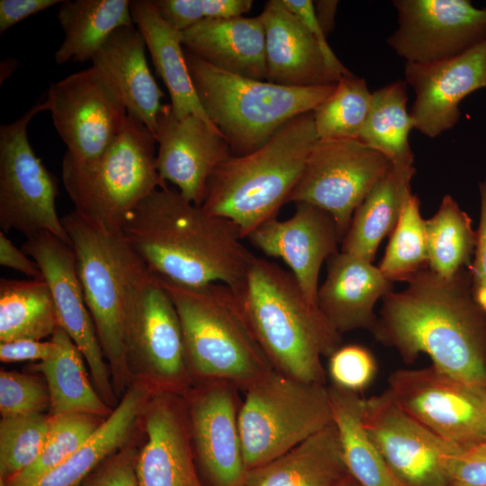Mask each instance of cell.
I'll return each instance as SVG.
<instances>
[{
  "label": "cell",
  "mask_w": 486,
  "mask_h": 486,
  "mask_svg": "<svg viewBox=\"0 0 486 486\" xmlns=\"http://www.w3.org/2000/svg\"><path fill=\"white\" fill-rule=\"evenodd\" d=\"M62 2L63 0H1L0 33L31 15L60 4Z\"/></svg>",
  "instance_id": "49"
},
{
  "label": "cell",
  "mask_w": 486,
  "mask_h": 486,
  "mask_svg": "<svg viewBox=\"0 0 486 486\" xmlns=\"http://www.w3.org/2000/svg\"><path fill=\"white\" fill-rule=\"evenodd\" d=\"M178 395L155 392L143 410L147 441L136 459L139 486H202L194 461L186 405Z\"/></svg>",
  "instance_id": "22"
},
{
  "label": "cell",
  "mask_w": 486,
  "mask_h": 486,
  "mask_svg": "<svg viewBox=\"0 0 486 486\" xmlns=\"http://www.w3.org/2000/svg\"><path fill=\"white\" fill-rule=\"evenodd\" d=\"M132 374L157 392L184 393L194 379L176 306L158 277L147 270L134 284L125 319Z\"/></svg>",
  "instance_id": "10"
},
{
  "label": "cell",
  "mask_w": 486,
  "mask_h": 486,
  "mask_svg": "<svg viewBox=\"0 0 486 486\" xmlns=\"http://www.w3.org/2000/svg\"><path fill=\"white\" fill-rule=\"evenodd\" d=\"M334 486H361L349 473H346L337 484Z\"/></svg>",
  "instance_id": "53"
},
{
  "label": "cell",
  "mask_w": 486,
  "mask_h": 486,
  "mask_svg": "<svg viewBox=\"0 0 486 486\" xmlns=\"http://www.w3.org/2000/svg\"><path fill=\"white\" fill-rule=\"evenodd\" d=\"M401 486H405V485H403V484L401 483Z\"/></svg>",
  "instance_id": "55"
},
{
  "label": "cell",
  "mask_w": 486,
  "mask_h": 486,
  "mask_svg": "<svg viewBox=\"0 0 486 486\" xmlns=\"http://www.w3.org/2000/svg\"><path fill=\"white\" fill-rule=\"evenodd\" d=\"M483 397H484V401L486 405V388L483 389Z\"/></svg>",
  "instance_id": "54"
},
{
  "label": "cell",
  "mask_w": 486,
  "mask_h": 486,
  "mask_svg": "<svg viewBox=\"0 0 486 486\" xmlns=\"http://www.w3.org/2000/svg\"><path fill=\"white\" fill-rule=\"evenodd\" d=\"M238 428L248 470L263 465L333 422L326 384L275 369L245 391Z\"/></svg>",
  "instance_id": "9"
},
{
  "label": "cell",
  "mask_w": 486,
  "mask_h": 486,
  "mask_svg": "<svg viewBox=\"0 0 486 486\" xmlns=\"http://www.w3.org/2000/svg\"><path fill=\"white\" fill-rule=\"evenodd\" d=\"M407 83L397 80L372 93L359 140L383 155L394 167L414 166L409 136L414 123L407 110Z\"/></svg>",
  "instance_id": "35"
},
{
  "label": "cell",
  "mask_w": 486,
  "mask_h": 486,
  "mask_svg": "<svg viewBox=\"0 0 486 486\" xmlns=\"http://www.w3.org/2000/svg\"><path fill=\"white\" fill-rule=\"evenodd\" d=\"M284 5L295 14L310 31L317 41L328 69L339 79L349 71L338 58L327 42V35L323 32L315 13L314 4L310 0H281Z\"/></svg>",
  "instance_id": "47"
},
{
  "label": "cell",
  "mask_w": 486,
  "mask_h": 486,
  "mask_svg": "<svg viewBox=\"0 0 486 486\" xmlns=\"http://www.w3.org/2000/svg\"><path fill=\"white\" fill-rule=\"evenodd\" d=\"M448 486H486V441L446 457Z\"/></svg>",
  "instance_id": "44"
},
{
  "label": "cell",
  "mask_w": 486,
  "mask_h": 486,
  "mask_svg": "<svg viewBox=\"0 0 486 486\" xmlns=\"http://www.w3.org/2000/svg\"><path fill=\"white\" fill-rule=\"evenodd\" d=\"M184 55L202 107L234 156L261 148L289 120L314 111L337 85L285 86L223 71L185 49Z\"/></svg>",
  "instance_id": "6"
},
{
  "label": "cell",
  "mask_w": 486,
  "mask_h": 486,
  "mask_svg": "<svg viewBox=\"0 0 486 486\" xmlns=\"http://www.w3.org/2000/svg\"><path fill=\"white\" fill-rule=\"evenodd\" d=\"M317 19L328 36L333 30L335 25V16L338 1L321 0L313 2Z\"/></svg>",
  "instance_id": "51"
},
{
  "label": "cell",
  "mask_w": 486,
  "mask_h": 486,
  "mask_svg": "<svg viewBox=\"0 0 486 486\" xmlns=\"http://www.w3.org/2000/svg\"><path fill=\"white\" fill-rule=\"evenodd\" d=\"M52 416L43 413L2 417L0 421V482L29 467L46 442Z\"/></svg>",
  "instance_id": "40"
},
{
  "label": "cell",
  "mask_w": 486,
  "mask_h": 486,
  "mask_svg": "<svg viewBox=\"0 0 486 486\" xmlns=\"http://www.w3.org/2000/svg\"><path fill=\"white\" fill-rule=\"evenodd\" d=\"M49 111L46 97L37 101L14 122L0 127V228L17 230L26 238L50 233L71 246L56 209L57 178L32 149L29 122Z\"/></svg>",
  "instance_id": "11"
},
{
  "label": "cell",
  "mask_w": 486,
  "mask_h": 486,
  "mask_svg": "<svg viewBox=\"0 0 486 486\" xmlns=\"http://www.w3.org/2000/svg\"><path fill=\"white\" fill-rule=\"evenodd\" d=\"M51 340L17 339L0 342V360L4 363L47 359L52 353Z\"/></svg>",
  "instance_id": "48"
},
{
  "label": "cell",
  "mask_w": 486,
  "mask_h": 486,
  "mask_svg": "<svg viewBox=\"0 0 486 486\" xmlns=\"http://www.w3.org/2000/svg\"><path fill=\"white\" fill-rule=\"evenodd\" d=\"M58 327L54 300L43 277L0 279V342L41 340Z\"/></svg>",
  "instance_id": "34"
},
{
  "label": "cell",
  "mask_w": 486,
  "mask_h": 486,
  "mask_svg": "<svg viewBox=\"0 0 486 486\" xmlns=\"http://www.w3.org/2000/svg\"><path fill=\"white\" fill-rule=\"evenodd\" d=\"M235 291L274 368L302 382L325 384L321 357L341 346V334L306 298L292 274L255 256Z\"/></svg>",
  "instance_id": "3"
},
{
  "label": "cell",
  "mask_w": 486,
  "mask_h": 486,
  "mask_svg": "<svg viewBox=\"0 0 486 486\" xmlns=\"http://www.w3.org/2000/svg\"><path fill=\"white\" fill-rule=\"evenodd\" d=\"M259 15L266 32V81L293 87L338 83L312 34L281 0L266 2Z\"/></svg>",
  "instance_id": "24"
},
{
  "label": "cell",
  "mask_w": 486,
  "mask_h": 486,
  "mask_svg": "<svg viewBox=\"0 0 486 486\" xmlns=\"http://www.w3.org/2000/svg\"><path fill=\"white\" fill-rule=\"evenodd\" d=\"M404 75L415 93L410 110L414 129L436 138L457 123L462 100L486 87V39L452 58L428 64L405 62Z\"/></svg>",
  "instance_id": "20"
},
{
  "label": "cell",
  "mask_w": 486,
  "mask_h": 486,
  "mask_svg": "<svg viewBox=\"0 0 486 486\" xmlns=\"http://www.w3.org/2000/svg\"><path fill=\"white\" fill-rule=\"evenodd\" d=\"M51 355L37 369L44 375L51 415L85 413L106 418L112 412L92 386L85 357L69 335L58 327L51 336Z\"/></svg>",
  "instance_id": "32"
},
{
  "label": "cell",
  "mask_w": 486,
  "mask_h": 486,
  "mask_svg": "<svg viewBox=\"0 0 486 486\" xmlns=\"http://www.w3.org/2000/svg\"><path fill=\"white\" fill-rule=\"evenodd\" d=\"M78 486H82V485L80 484V485H78Z\"/></svg>",
  "instance_id": "56"
},
{
  "label": "cell",
  "mask_w": 486,
  "mask_h": 486,
  "mask_svg": "<svg viewBox=\"0 0 486 486\" xmlns=\"http://www.w3.org/2000/svg\"><path fill=\"white\" fill-rule=\"evenodd\" d=\"M160 16L183 32L207 19L243 16L252 7L251 0H152Z\"/></svg>",
  "instance_id": "41"
},
{
  "label": "cell",
  "mask_w": 486,
  "mask_h": 486,
  "mask_svg": "<svg viewBox=\"0 0 486 486\" xmlns=\"http://www.w3.org/2000/svg\"><path fill=\"white\" fill-rule=\"evenodd\" d=\"M364 425L384 463L403 485L448 486L446 457L460 448L410 417L386 390L364 400Z\"/></svg>",
  "instance_id": "17"
},
{
  "label": "cell",
  "mask_w": 486,
  "mask_h": 486,
  "mask_svg": "<svg viewBox=\"0 0 486 486\" xmlns=\"http://www.w3.org/2000/svg\"><path fill=\"white\" fill-rule=\"evenodd\" d=\"M415 174L414 166L392 167L356 210L340 251L374 261L380 243L398 223Z\"/></svg>",
  "instance_id": "30"
},
{
  "label": "cell",
  "mask_w": 486,
  "mask_h": 486,
  "mask_svg": "<svg viewBox=\"0 0 486 486\" xmlns=\"http://www.w3.org/2000/svg\"><path fill=\"white\" fill-rule=\"evenodd\" d=\"M378 268L392 283H410L428 268L425 220L416 194H411L405 202Z\"/></svg>",
  "instance_id": "38"
},
{
  "label": "cell",
  "mask_w": 486,
  "mask_h": 486,
  "mask_svg": "<svg viewBox=\"0 0 486 486\" xmlns=\"http://www.w3.org/2000/svg\"><path fill=\"white\" fill-rule=\"evenodd\" d=\"M177 310L194 378L225 381L243 392L274 370L234 289L179 285L158 277Z\"/></svg>",
  "instance_id": "5"
},
{
  "label": "cell",
  "mask_w": 486,
  "mask_h": 486,
  "mask_svg": "<svg viewBox=\"0 0 486 486\" xmlns=\"http://www.w3.org/2000/svg\"><path fill=\"white\" fill-rule=\"evenodd\" d=\"M247 238L266 256L282 259L306 298L317 305L321 266L339 252L338 245L342 241L334 220L327 212L309 203H295L292 217L269 220Z\"/></svg>",
  "instance_id": "21"
},
{
  "label": "cell",
  "mask_w": 486,
  "mask_h": 486,
  "mask_svg": "<svg viewBox=\"0 0 486 486\" xmlns=\"http://www.w3.org/2000/svg\"><path fill=\"white\" fill-rule=\"evenodd\" d=\"M328 358L332 384L341 389L359 393L376 376V359L368 348L361 345L340 346Z\"/></svg>",
  "instance_id": "43"
},
{
  "label": "cell",
  "mask_w": 486,
  "mask_h": 486,
  "mask_svg": "<svg viewBox=\"0 0 486 486\" xmlns=\"http://www.w3.org/2000/svg\"><path fill=\"white\" fill-rule=\"evenodd\" d=\"M386 391L410 417L446 443L468 448L486 441L483 389L434 365L398 369Z\"/></svg>",
  "instance_id": "12"
},
{
  "label": "cell",
  "mask_w": 486,
  "mask_h": 486,
  "mask_svg": "<svg viewBox=\"0 0 486 486\" xmlns=\"http://www.w3.org/2000/svg\"><path fill=\"white\" fill-rule=\"evenodd\" d=\"M327 264V276L317 293L319 309L340 334L355 329L371 332L377 320L374 306L392 292L393 283L372 262L342 251Z\"/></svg>",
  "instance_id": "23"
},
{
  "label": "cell",
  "mask_w": 486,
  "mask_h": 486,
  "mask_svg": "<svg viewBox=\"0 0 486 486\" xmlns=\"http://www.w3.org/2000/svg\"><path fill=\"white\" fill-rule=\"evenodd\" d=\"M471 285L469 268L450 279L425 269L405 290L382 298L371 333L406 364L426 354L437 369L486 388V314Z\"/></svg>",
  "instance_id": "1"
},
{
  "label": "cell",
  "mask_w": 486,
  "mask_h": 486,
  "mask_svg": "<svg viewBox=\"0 0 486 486\" xmlns=\"http://www.w3.org/2000/svg\"><path fill=\"white\" fill-rule=\"evenodd\" d=\"M318 140L313 111L292 118L261 148L225 160L211 177L202 207L232 221L248 238L277 218Z\"/></svg>",
  "instance_id": "4"
},
{
  "label": "cell",
  "mask_w": 486,
  "mask_h": 486,
  "mask_svg": "<svg viewBox=\"0 0 486 486\" xmlns=\"http://www.w3.org/2000/svg\"><path fill=\"white\" fill-rule=\"evenodd\" d=\"M428 269L439 277L450 279L470 268L476 245L472 219L456 201L446 194L437 212L425 220Z\"/></svg>",
  "instance_id": "36"
},
{
  "label": "cell",
  "mask_w": 486,
  "mask_h": 486,
  "mask_svg": "<svg viewBox=\"0 0 486 486\" xmlns=\"http://www.w3.org/2000/svg\"><path fill=\"white\" fill-rule=\"evenodd\" d=\"M2 65H4V67L1 66V83L12 74L17 65V61L14 59H5L2 62Z\"/></svg>",
  "instance_id": "52"
},
{
  "label": "cell",
  "mask_w": 486,
  "mask_h": 486,
  "mask_svg": "<svg viewBox=\"0 0 486 486\" xmlns=\"http://www.w3.org/2000/svg\"><path fill=\"white\" fill-rule=\"evenodd\" d=\"M146 43L135 25L115 31L93 58L119 92L130 115L155 136L164 93L146 58Z\"/></svg>",
  "instance_id": "26"
},
{
  "label": "cell",
  "mask_w": 486,
  "mask_h": 486,
  "mask_svg": "<svg viewBox=\"0 0 486 486\" xmlns=\"http://www.w3.org/2000/svg\"><path fill=\"white\" fill-rule=\"evenodd\" d=\"M122 234L150 272L187 287L220 283L238 290L255 256L235 223L167 184L137 206Z\"/></svg>",
  "instance_id": "2"
},
{
  "label": "cell",
  "mask_w": 486,
  "mask_h": 486,
  "mask_svg": "<svg viewBox=\"0 0 486 486\" xmlns=\"http://www.w3.org/2000/svg\"><path fill=\"white\" fill-rule=\"evenodd\" d=\"M62 222L118 397L128 390L133 379L125 345L129 296L136 281L148 268L122 234L95 229L75 212L63 216Z\"/></svg>",
  "instance_id": "8"
},
{
  "label": "cell",
  "mask_w": 486,
  "mask_h": 486,
  "mask_svg": "<svg viewBox=\"0 0 486 486\" xmlns=\"http://www.w3.org/2000/svg\"><path fill=\"white\" fill-rule=\"evenodd\" d=\"M157 169L191 202L202 206L215 170L232 156L218 128L195 115L177 118L170 104H163L158 117Z\"/></svg>",
  "instance_id": "19"
},
{
  "label": "cell",
  "mask_w": 486,
  "mask_h": 486,
  "mask_svg": "<svg viewBox=\"0 0 486 486\" xmlns=\"http://www.w3.org/2000/svg\"><path fill=\"white\" fill-rule=\"evenodd\" d=\"M332 418L348 473L361 486H401L364 425V399L359 393L328 386Z\"/></svg>",
  "instance_id": "33"
},
{
  "label": "cell",
  "mask_w": 486,
  "mask_h": 486,
  "mask_svg": "<svg viewBox=\"0 0 486 486\" xmlns=\"http://www.w3.org/2000/svg\"><path fill=\"white\" fill-rule=\"evenodd\" d=\"M129 0H65L58 20L65 37L54 58L57 65L86 62L118 29L135 25Z\"/></svg>",
  "instance_id": "31"
},
{
  "label": "cell",
  "mask_w": 486,
  "mask_h": 486,
  "mask_svg": "<svg viewBox=\"0 0 486 486\" xmlns=\"http://www.w3.org/2000/svg\"><path fill=\"white\" fill-rule=\"evenodd\" d=\"M137 451L121 448L106 458L82 482V486H139L136 475Z\"/></svg>",
  "instance_id": "45"
},
{
  "label": "cell",
  "mask_w": 486,
  "mask_h": 486,
  "mask_svg": "<svg viewBox=\"0 0 486 486\" xmlns=\"http://www.w3.org/2000/svg\"><path fill=\"white\" fill-rule=\"evenodd\" d=\"M46 101L67 153L78 161H91L104 153L129 118L116 87L94 65L53 83Z\"/></svg>",
  "instance_id": "14"
},
{
  "label": "cell",
  "mask_w": 486,
  "mask_h": 486,
  "mask_svg": "<svg viewBox=\"0 0 486 486\" xmlns=\"http://www.w3.org/2000/svg\"><path fill=\"white\" fill-rule=\"evenodd\" d=\"M51 424L38 458L4 486H32L77 451L98 429L104 418L85 413L51 415Z\"/></svg>",
  "instance_id": "39"
},
{
  "label": "cell",
  "mask_w": 486,
  "mask_h": 486,
  "mask_svg": "<svg viewBox=\"0 0 486 486\" xmlns=\"http://www.w3.org/2000/svg\"><path fill=\"white\" fill-rule=\"evenodd\" d=\"M0 265L20 272L31 279L43 277L38 264L22 249L17 248L2 231H0Z\"/></svg>",
  "instance_id": "50"
},
{
  "label": "cell",
  "mask_w": 486,
  "mask_h": 486,
  "mask_svg": "<svg viewBox=\"0 0 486 486\" xmlns=\"http://www.w3.org/2000/svg\"><path fill=\"white\" fill-rule=\"evenodd\" d=\"M22 249L38 264L50 289L58 326L83 354L96 391L111 409L116 407L110 368L85 301L72 247L52 234L40 233L26 238Z\"/></svg>",
  "instance_id": "16"
},
{
  "label": "cell",
  "mask_w": 486,
  "mask_h": 486,
  "mask_svg": "<svg viewBox=\"0 0 486 486\" xmlns=\"http://www.w3.org/2000/svg\"><path fill=\"white\" fill-rule=\"evenodd\" d=\"M130 12L155 69L167 88L174 114L177 118L195 115L214 126L196 94L185 59L182 32L160 16L152 0L131 1Z\"/></svg>",
  "instance_id": "28"
},
{
  "label": "cell",
  "mask_w": 486,
  "mask_h": 486,
  "mask_svg": "<svg viewBox=\"0 0 486 486\" xmlns=\"http://www.w3.org/2000/svg\"><path fill=\"white\" fill-rule=\"evenodd\" d=\"M50 406L48 387L35 377L1 370L0 412L2 417L42 413Z\"/></svg>",
  "instance_id": "42"
},
{
  "label": "cell",
  "mask_w": 486,
  "mask_h": 486,
  "mask_svg": "<svg viewBox=\"0 0 486 486\" xmlns=\"http://www.w3.org/2000/svg\"><path fill=\"white\" fill-rule=\"evenodd\" d=\"M157 140L129 114L125 129L99 158L78 161L66 152L61 175L75 212L102 231L122 234L137 206L166 184L157 169Z\"/></svg>",
  "instance_id": "7"
},
{
  "label": "cell",
  "mask_w": 486,
  "mask_h": 486,
  "mask_svg": "<svg viewBox=\"0 0 486 486\" xmlns=\"http://www.w3.org/2000/svg\"><path fill=\"white\" fill-rule=\"evenodd\" d=\"M398 27L387 44L406 62L459 56L486 39V7L469 0H394Z\"/></svg>",
  "instance_id": "15"
},
{
  "label": "cell",
  "mask_w": 486,
  "mask_h": 486,
  "mask_svg": "<svg viewBox=\"0 0 486 486\" xmlns=\"http://www.w3.org/2000/svg\"><path fill=\"white\" fill-rule=\"evenodd\" d=\"M181 32L184 48L210 65L266 80V32L260 15L207 19Z\"/></svg>",
  "instance_id": "25"
},
{
  "label": "cell",
  "mask_w": 486,
  "mask_h": 486,
  "mask_svg": "<svg viewBox=\"0 0 486 486\" xmlns=\"http://www.w3.org/2000/svg\"><path fill=\"white\" fill-rule=\"evenodd\" d=\"M371 100L364 78L352 72L343 75L333 93L313 111L319 140H358Z\"/></svg>",
  "instance_id": "37"
},
{
  "label": "cell",
  "mask_w": 486,
  "mask_h": 486,
  "mask_svg": "<svg viewBox=\"0 0 486 486\" xmlns=\"http://www.w3.org/2000/svg\"><path fill=\"white\" fill-rule=\"evenodd\" d=\"M157 392L136 381L92 436L71 456L32 486H78L106 458L122 448L136 421Z\"/></svg>",
  "instance_id": "29"
},
{
  "label": "cell",
  "mask_w": 486,
  "mask_h": 486,
  "mask_svg": "<svg viewBox=\"0 0 486 486\" xmlns=\"http://www.w3.org/2000/svg\"><path fill=\"white\" fill-rule=\"evenodd\" d=\"M392 167L383 155L359 140H318L287 202L327 212L343 239L357 207Z\"/></svg>",
  "instance_id": "13"
},
{
  "label": "cell",
  "mask_w": 486,
  "mask_h": 486,
  "mask_svg": "<svg viewBox=\"0 0 486 486\" xmlns=\"http://www.w3.org/2000/svg\"><path fill=\"white\" fill-rule=\"evenodd\" d=\"M346 473L332 422L274 460L248 470L243 486H334Z\"/></svg>",
  "instance_id": "27"
},
{
  "label": "cell",
  "mask_w": 486,
  "mask_h": 486,
  "mask_svg": "<svg viewBox=\"0 0 486 486\" xmlns=\"http://www.w3.org/2000/svg\"><path fill=\"white\" fill-rule=\"evenodd\" d=\"M238 388L225 381H202L184 400L191 439L211 486H243L245 464L238 428Z\"/></svg>",
  "instance_id": "18"
},
{
  "label": "cell",
  "mask_w": 486,
  "mask_h": 486,
  "mask_svg": "<svg viewBox=\"0 0 486 486\" xmlns=\"http://www.w3.org/2000/svg\"><path fill=\"white\" fill-rule=\"evenodd\" d=\"M481 202L480 222L476 230V245L470 266L472 294L486 314V179L479 183Z\"/></svg>",
  "instance_id": "46"
}]
</instances>
